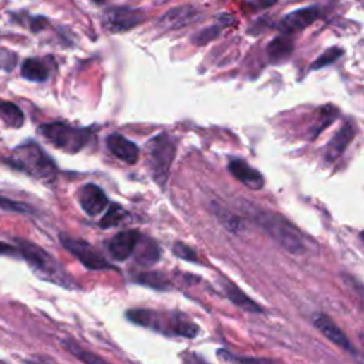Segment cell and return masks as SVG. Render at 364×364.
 I'll list each match as a JSON object with an SVG mask.
<instances>
[{"instance_id": "5", "label": "cell", "mask_w": 364, "mask_h": 364, "mask_svg": "<svg viewBox=\"0 0 364 364\" xmlns=\"http://www.w3.org/2000/svg\"><path fill=\"white\" fill-rule=\"evenodd\" d=\"M148 165L152 178L158 186L164 187L168 181L169 171L175 158L176 144L175 140L168 134L155 135L148 144Z\"/></svg>"}, {"instance_id": "29", "label": "cell", "mask_w": 364, "mask_h": 364, "mask_svg": "<svg viewBox=\"0 0 364 364\" xmlns=\"http://www.w3.org/2000/svg\"><path fill=\"white\" fill-rule=\"evenodd\" d=\"M218 32H219V26L208 28L207 30L201 32V33L195 37V43H198V44H204V43H207V42L212 40V39L218 35Z\"/></svg>"}, {"instance_id": "20", "label": "cell", "mask_w": 364, "mask_h": 364, "mask_svg": "<svg viewBox=\"0 0 364 364\" xmlns=\"http://www.w3.org/2000/svg\"><path fill=\"white\" fill-rule=\"evenodd\" d=\"M0 119L8 127L19 128L25 123V116L20 107L11 102H0Z\"/></svg>"}, {"instance_id": "4", "label": "cell", "mask_w": 364, "mask_h": 364, "mask_svg": "<svg viewBox=\"0 0 364 364\" xmlns=\"http://www.w3.org/2000/svg\"><path fill=\"white\" fill-rule=\"evenodd\" d=\"M128 319L137 324L154 329L157 332H162L172 336H186V337H195L198 334V326L191 323L190 320L184 319V316H168L159 315L152 310H130L127 313Z\"/></svg>"}, {"instance_id": "6", "label": "cell", "mask_w": 364, "mask_h": 364, "mask_svg": "<svg viewBox=\"0 0 364 364\" xmlns=\"http://www.w3.org/2000/svg\"><path fill=\"white\" fill-rule=\"evenodd\" d=\"M39 133L46 141H49L56 148L66 151L68 154H75L81 151L88 140L90 131L85 128H75L63 123H47L39 127Z\"/></svg>"}, {"instance_id": "17", "label": "cell", "mask_w": 364, "mask_h": 364, "mask_svg": "<svg viewBox=\"0 0 364 364\" xmlns=\"http://www.w3.org/2000/svg\"><path fill=\"white\" fill-rule=\"evenodd\" d=\"M224 291L228 296V299L236 305L238 308L246 310V312H252V313H260L262 312V308L255 303L252 299H249L241 289H238L231 282H224Z\"/></svg>"}, {"instance_id": "12", "label": "cell", "mask_w": 364, "mask_h": 364, "mask_svg": "<svg viewBox=\"0 0 364 364\" xmlns=\"http://www.w3.org/2000/svg\"><path fill=\"white\" fill-rule=\"evenodd\" d=\"M313 324L323 333V336H326L330 341H333L334 344H337L339 347L350 351L351 354H356V350L354 347L350 344L347 336L341 332V329L339 326L334 324V322L327 317L326 315L323 313H319V315H315L313 317Z\"/></svg>"}, {"instance_id": "26", "label": "cell", "mask_w": 364, "mask_h": 364, "mask_svg": "<svg viewBox=\"0 0 364 364\" xmlns=\"http://www.w3.org/2000/svg\"><path fill=\"white\" fill-rule=\"evenodd\" d=\"M343 54V50H340L339 47H333L326 50L313 64H312V70H317V68H323L332 63H334L340 56Z\"/></svg>"}, {"instance_id": "8", "label": "cell", "mask_w": 364, "mask_h": 364, "mask_svg": "<svg viewBox=\"0 0 364 364\" xmlns=\"http://www.w3.org/2000/svg\"><path fill=\"white\" fill-rule=\"evenodd\" d=\"M144 13L138 9L113 8L106 12L103 18V25L107 30L119 33L135 28L144 20Z\"/></svg>"}, {"instance_id": "28", "label": "cell", "mask_w": 364, "mask_h": 364, "mask_svg": "<svg viewBox=\"0 0 364 364\" xmlns=\"http://www.w3.org/2000/svg\"><path fill=\"white\" fill-rule=\"evenodd\" d=\"M174 253L178 257L184 259V260H190V262H197V259H198L197 253H195V250L193 248H190L186 243H181V242H176L174 245Z\"/></svg>"}, {"instance_id": "14", "label": "cell", "mask_w": 364, "mask_h": 364, "mask_svg": "<svg viewBox=\"0 0 364 364\" xmlns=\"http://www.w3.org/2000/svg\"><path fill=\"white\" fill-rule=\"evenodd\" d=\"M229 172L250 190H260L265 186L262 174H259L255 168H252L242 159H232L229 162Z\"/></svg>"}, {"instance_id": "18", "label": "cell", "mask_w": 364, "mask_h": 364, "mask_svg": "<svg viewBox=\"0 0 364 364\" xmlns=\"http://www.w3.org/2000/svg\"><path fill=\"white\" fill-rule=\"evenodd\" d=\"M292 51H293V42L286 36L277 37L267 46V56L272 63L285 61L286 59H289Z\"/></svg>"}, {"instance_id": "16", "label": "cell", "mask_w": 364, "mask_h": 364, "mask_svg": "<svg viewBox=\"0 0 364 364\" xmlns=\"http://www.w3.org/2000/svg\"><path fill=\"white\" fill-rule=\"evenodd\" d=\"M354 138V127L348 123L346 126H343L336 135L333 137V140L329 142L327 145V151H326V159L327 161H334L337 159L347 148V145L350 144V141Z\"/></svg>"}, {"instance_id": "24", "label": "cell", "mask_w": 364, "mask_h": 364, "mask_svg": "<svg viewBox=\"0 0 364 364\" xmlns=\"http://www.w3.org/2000/svg\"><path fill=\"white\" fill-rule=\"evenodd\" d=\"M137 281L142 285L151 286L154 289H168L169 288V282L166 281V278L162 275V273L158 272H148V273H142L141 277L137 278Z\"/></svg>"}, {"instance_id": "3", "label": "cell", "mask_w": 364, "mask_h": 364, "mask_svg": "<svg viewBox=\"0 0 364 364\" xmlns=\"http://www.w3.org/2000/svg\"><path fill=\"white\" fill-rule=\"evenodd\" d=\"M255 221L286 252L292 255L306 252L308 246L303 235L285 217L270 211H259L255 214Z\"/></svg>"}, {"instance_id": "27", "label": "cell", "mask_w": 364, "mask_h": 364, "mask_svg": "<svg viewBox=\"0 0 364 364\" xmlns=\"http://www.w3.org/2000/svg\"><path fill=\"white\" fill-rule=\"evenodd\" d=\"M0 210L8 212H18V214H29L32 212V208L23 202L13 201L11 198L0 195Z\"/></svg>"}, {"instance_id": "19", "label": "cell", "mask_w": 364, "mask_h": 364, "mask_svg": "<svg viewBox=\"0 0 364 364\" xmlns=\"http://www.w3.org/2000/svg\"><path fill=\"white\" fill-rule=\"evenodd\" d=\"M22 75L29 81L42 83L49 78V67L39 59H28L22 64Z\"/></svg>"}, {"instance_id": "25", "label": "cell", "mask_w": 364, "mask_h": 364, "mask_svg": "<svg viewBox=\"0 0 364 364\" xmlns=\"http://www.w3.org/2000/svg\"><path fill=\"white\" fill-rule=\"evenodd\" d=\"M63 346L73 354V356H75L77 358H80L81 361H84V363H104V360L103 358H100V357H97V356H95V354H91V353H88V351H85V350H83L78 344H75L74 341H63Z\"/></svg>"}, {"instance_id": "15", "label": "cell", "mask_w": 364, "mask_h": 364, "mask_svg": "<svg viewBox=\"0 0 364 364\" xmlns=\"http://www.w3.org/2000/svg\"><path fill=\"white\" fill-rule=\"evenodd\" d=\"M198 16V11L193 6H181L168 11L159 20V25L166 29H178L194 22Z\"/></svg>"}, {"instance_id": "9", "label": "cell", "mask_w": 364, "mask_h": 364, "mask_svg": "<svg viewBox=\"0 0 364 364\" xmlns=\"http://www.w3.org/2000/svg\"><path fill=\"white\" fill-rule=\"evenodd\" d=\"M78 202L88 217H99L109 205L104 191L96 184H85L78 191Z\"/></svg>"}, {"instance_id": "13", "label": "cell", "mask_w": 364, "mask_h": 364, "mask_svg": "<svg viewBox=\"0 0 364 364\" xmlns=\"http://www.w3.org/2000/svg\"><path fill=\"white\" fill-rule=\"evenodd\" d=\"M107 147L111 154L126 161L127 164H134L138 161V157H140L138 145L121 134H117V133L110 134L107 138Z\"/></svg>"}, {"instance_id": "23", "label": "cell", "mask_w": 364, "mask_h": 364, "mask_svg": "<svg viewBox=\"0 0 364 364\" xmlns=\"http://www.w3.org/2000/svg\"><path fill=\"white\" fill-rule=\"evenodd\" d=\"M127 211L120 205V204H113L109 211L106 212V215L103 217V219L100 221V226L103 229H110L114 226H119L126 218H127Z\"/></svg>"}, {"instance_id": "22", "label": "cell", "mask_w": 364, "mask_h": 364, "mask_svg": "<svg viewBox=\"0 0 364 364\" xmlns=\"http://www.w3.org/2000/svg\"><path fill=\"white\" fill-rule=\"evenodd\" d=\"M212 210H214V214L215 217L219 219V222L231 232H239L242 229V221L241 218H238L235 214H232L231 211L222 208L221 205L218 204H214L212 205Z\"/></svg>"}, {"instance_id": "2", "label": "cell", "mask_w": 364, "mask_h": 364, "mask_svg": "<svg viewBox=\"0 0 364 364\" xmlns=\"http://www.w3.org/2000/svg\"><path fill=\"white\" fill-rule=\"evenodd\" d=\"M18 253L25 257L29 266L37 273V275L49 282H53L59 286L73 288V279L64 272V269L59 265V262L43 248L28 242L25 239H16Z\"/></svg>"}, {"instance_id": "31", "label": "cell", "mask_w": 364, "mask_h": 364, "mask_svg": "<svg viewBox=\"0 0 364 364\" xmlns=\"http://www.w3.org/2000/svg\"><path fill=\"white\" fill-rule=\"evenodd\" d=\"M0 255H18V248L6 242H0Z\"/></svg>"}, {"instance_id": "21", "label": "cell", "mask_w": 364, "mask_h": 364, "mask_svg": "<svg viewBox=\"0 0 364 364\" xmlns=\"http://www.w3.org/2000/svg\"><path fill=\"white\" fill-rule=\"evenodd\" d=\"M135 249H137L135 260L141 266H151V265H154L159 259V249L150 239L144 241V245L141 248H138V245H137Z\"/></svg>"}, {"instance_id": "11", "label": "cell", "mask_w": 364, "mask_h": 364, "mask_svg": "<svg viewBox=\"0 0 364 364\" xmlns=\"http://www.w3.org/2000/svg\"><path fill=\"white\" fill-rule=\"evenodd\" d=\"M319 18V9L317 8H303V9H298L289 15H286L281 23H279V29L285 33V35H291L295 32H301L306 28H309L310 25H313Z\"/></svg>"}, {"instance_id": "7", "label": "cell", "mask_w": 364, "mask_h": 364, "mask_svg": "<svg viewBox=\"0 0 364 364\" xmlns=\"http://www.w3.org/2000/svg\"><path fill=\"white\" fill-rule=\"evenodd\" d=\"M60 242L87 269H90V270L113 269V266L106 260V257L95 246H91L88 242L68 236L66 233H60Z\"/></svg>"}, {"instance_id": "1", "label": "cell", "mask_w": 364, "mask_h": 364, "mask_svg": "<svg viewBox=\"0 0 364 364\" xmlns=\"http://www.w3.org/2000/svg\"><path fill=\"white\" fill-rule=\"evenodd\" d=\"M5 162L39 181L53 182L57 176V165L53 158L33 141L16 147Z\"/></svg>"}, {"instance_id": "30", "label": "cell", "mask_w": 364, "mask_h": 364, "mask_svg": "<svg viewBox=\"0 0 364 364\" xmlns=\"http://www.w3.org/2000/svg\"><path fill=\"white\" fill-rule=\"evenodd\" d=\"M279 0H249V6H252V9H267L275 6Z\"/></svg>"}, {"instance_id": "10", "label": "cell", "mask_w": 364, "mask_h": 364, "mask_svg": "<svg viewBox=\"0 0 364 364\" xmlns=\"http://www.w3.org/2000/svg\"><path fill=\"white\" fill-rule=\"evenodd\" d=\"M140 233L137 231H121L113 236L109 243V252L111 257L117 262L127 260L135 250L140 242Z\"/></svg>"}]
</instances>
